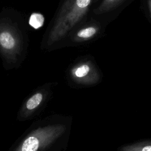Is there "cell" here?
<instances>
[{
    "mask_svg": "<svg viewBox=\"0 0 151 151\" xmlns=\"http://www.w3.org/2000/svg\"><path fill=\"white\" fill-rule=\"evenodd\" d=\"M22 54L23 41L21 32L13 24L0 20V55L5 68H18Z\"/></svg>",
    "mask_w": 151,
    "mask_h": 151,
    "instance_id": "obj_3",
    "label": "cell"
},
{
    "mask_svg": "<svg viewBox=\"0 0 151 151\" xmlns=\"http://www.w3.org/2000/svg\"><path fill=\"white\" fill-rule=\"evenodd\" d=\"M99 30L96 25H90L81 28L75 35L74 40L77 41H82L90 40L94 37Z\"/></svg>",
    "mask_w": 151,
    "mask_h": 151,
    "instance_id": "obj_6",
    "label": "cell"
},
{
    "mask_svg": "<svg viewBox=\"0 0 151 151\" xmlns=\"http://www.w3.org/2000/svg\"><path fill=\"white\" fill-rule=\"evenodd\" d=\"M93 0H65L49 32L47 44L63 39L84 17Z\"/></svg>",
    "mask_w": 151,
    "mask_h": 151,
    "instance_id": "obj_2",
    "label": "cell"
},
{
    "mask_svg": "<svg viewBox=\"0 0 151 151\" xmlns=\"http://www.w3.org/2000/svg\"><path fill=\"white\" fill-rule=\"evenodd\" d=\"M73 78L78 82L92 83L97 80V72L90 61L81 63L71 69Z\"/></svg>",
    "mask_w": 151,
    "mask_h": 151,
    "instance_id": "obj_5",
    "label": "cell"
},
{
    "mask_svg": "<svg viewBox=\"0 0 151 151\" xmlns=\"http://www.w3.org/2000/svg\"><path fill=\"white\" fill-rule=\"evenodd\" d=\"M49 92L48 87L46 85L34 90L22 101L17 113V120L25 122L37 117L45 106Z\"/></svg>",
    "mask_w": 151,
    "mask_h": 151,
    "instance_id": "obj_4",
    "label": "cell"
},
{
    "mask_svg": "<svg viewBox=\"0 0 151 151\" xmlns=\"http://www.w3.org/2000/svg\"><path fill=\"white\" fill-rule=\"evenodd\" d=\"M120 151H151V141L142 142L123 146Z\"/></svg>",
    "mask_w": 151,
    "mask_h": 151,
    "instance_id": "obj_8",
    "label": "cell"
},
{
    "mask_svg": "<svg viewBox=\"0 0 151 151\" xmlns=\"http://www.w3.org/2000/svg\"><path fill=\"white\" fill-rule=\"evenodd\" d=\"M28 22L30 26L33 28L37 29L44 25V17L40 13L34 12L30 15Z\"/></svg>",
    "mask_w": 151,
    "mask_h": 151,
    "instance_id": "obj_9",
    "label": "cell"
},
{
    "mask_svg": "<svg viewBox=\"0 0 151 151\" xmlns=\"http://www.w3.org/2000/svg\"><path fill=\"white\" fill-rule=\"evenodd\" d=\"M147 4H148V6L149 8V11H150V16H151V0H147Z\"/></svg>",
    "mask_w": 151,
    "mask_h": 151,
    "instance_id": "obj_10",
    "label": "cell"
},
{
    "mask_svg": "<svg viewBox=\"0 0 151 151\" xmlns=\"http://www.w3.org/2000/svg\"><path fill=\"white\" fill-rule=\"evenodd\" d=\"M65 130L63 124L40 119L29 126L8 151H48Z\"/></svg>",
    "mask_w": 151,
    "mask_h": 151,
    "instance_id": "obj_1",
    "label": "cell"
},
{
    "mask_svg": "<svg viewBox=\"0 0 151 151\" xmlns=\"http://www.w3.org/2000/svg\"><path fill=\"white\" fill-rule=\"evenodd\" d=\"M124 0H103L101 3L94 10V12L97 14H101L111 10L117 6Z\"/></svg>",
    "mask_w": 151,
    "mask_h": 151,
    "instance_id": "obj_7",
    "label": "cell"
}]
</instances>
